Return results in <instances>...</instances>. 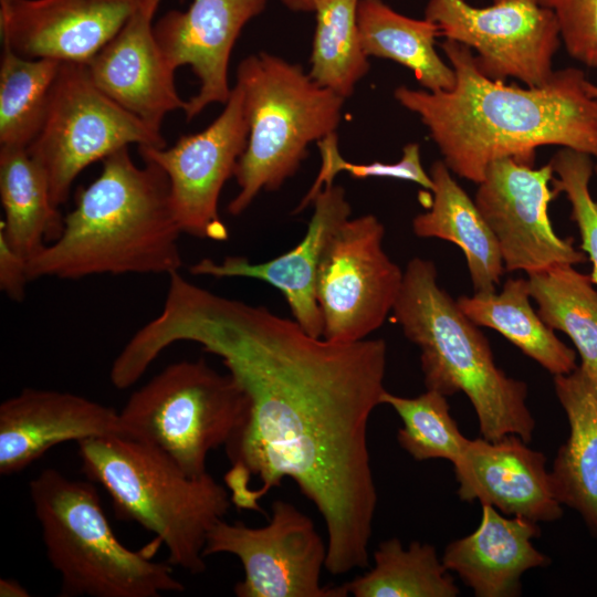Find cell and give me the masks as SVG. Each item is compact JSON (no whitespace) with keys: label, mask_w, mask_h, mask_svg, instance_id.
<instances>
[{"label":"cell","mask_w":597,"mask_h":597,"mask_svg":"<svg viewBox=\"0 0 597 597\" xmlns=\"http://www.w3.org/2000/svg\"><path fill=\"white\" fill-rule=\"evenodd\" d=\"M250 399L229 373L203 358L165 367L119 411L125 436L148 443L191 476L207 473L209 453L226 447L245 422Z\"/></svg>","instance_id":"cell-8"},{"label":"cell","mask_w":597,"mask_h":597,"mask_svg":"<svg viewBox=\"0 0 597 597\" xmlns=\"http://www.w3.org/2000/svg\"><path fill=\"white\" fill-rule=\"evenodd\" d=\"M249 125L233 176L239 192L228 212H244L262 191L277 190L306 158L308 146L336 133L345 98L318 85L300 64L266 53L237 70Z\"/></svg>","instance_id":"cell-7"},{"label":"cell","mask_w":597,"mask_h":597,"mask_svg":"<svg viewBox=\"0 0 597 597\" xmlns=\"http://www.w3.org/2000/svg\"><path fill=\"white\" fill-rule=\"evenodd\" d=\"M527 444L515 434L495 441L469 439L453 463L459 498L535 523L559 519L563 509L545 455Z\"/></svg>","instance_id":"cell-19"},{"label":"cell","mask_w":597,"mask_h":597,"mask_svg":"<svg viewBox=\"0 0 597 597\" xmlns=\"http://www.w3.org/2000/svg\"><path fill=\"white\" fill-rule=\"evenodd\" d=\"M586 87H587V92L590 96L597 98V85L596 84H593L590 83L589 81L587 82L586 84Z\"/></svg>","instance_id":"cell-38"},{"label":"cell","mask_w":597,"mask_h":597,"mask_svg":"<svg viewBox=\"0 0 597 597\" xmlns=\"http://www.w3.org/2000/svg\"><path fill=\"white\" fill-rule=\"evenodd\" d=\"M269 0H192L185 11L170 10L154 24L158 44L169 66L188 65L199 90L187 101L191 121L213 103L226 104L232 87L228 69L232 49L243 27L260 14Z\"/></svg>","instance_id":"cell-16"},{"label":"cell","mask_w":597,"mask_h":597,"mask_svg":"<svg viewBox=\"0 0 597 597\" xmlns=\"http://www.w3.org/2000/svg\"><path fill=\"white\" fill-rule=\"evenodd\" d=\"M374 565L344 584L355 597H455L453 577L436 548L413 541L405 548L399 538L383 541L373 554Z\"/></svg>","instance_id":"cell-28"},{"label":"cell","mask_w":597,"mask_h":597,"mask_svg":"<svg viewBox=\"0 0 597 597\" xmlns=\"http://www.w3.org/2000/svg\"><path fill=\"white\" fill-rule=\"evenodd\" d=\"M429 175L432 201L412 219L413 233L454 243L463 252L474 292H495L505 269L493 232L443 160L434 161Z\"/></svg>","instance_id":"cell-23"},{"label":"cell","mask_w":597,"mask_h":597,"mask_svg":"<svg viewBox=\"0 0 597 597\" xmlns=\"http://www.w3.org/2000/svg\"><path fill=\"white\" fill-rule=\"evenodd\" d=\"M538 535L535 522L520 516L507 519L493 506L482 504L478 528L451 542L442 562L478 597L519 596L522 575L549 563L548 556L532 543Z\"/></svg>","instance_id":"cell-21"},{"label":"cell","mask_w":597,"mask_h":597,"mask_svg":"<svg viewBox=\"0 0 597 597\" xmlns=\"http://www.w3.org/2000/svg\"><path fill=\"white\" fill-rule=\"evenodd\" d=\"M0 234L27 260L60 235L63 219L43 170L24 147L0 146Z\"/></svg>","instance_id":"cell-26"},{"label":"cell","mask_w":597,"mask_h":597,"mask_svg":"<svg viewBox=\"0 0 597 597\" xmlns=\"http://www.w3.org/2000/svg\"><path fill=\"white\" fill-rule=\"evenodd\" d=\"M293 11L314 12L322 0H279Z\"/></svg>","instance_id":"cell-37"},{"label":"cell","mask_w":597,"mask_h":597,"mask_svg":"<svg viewBox=\"0 0 597 597\" xmlns=\"http://www.w3.org/2000/svg\"><path fill=\"white\" fill-rule=\"evenodd\" d=\"M530 297L528 280L515 277L500 293L474 292L457 304L475 325L499 332L554 376L569 374L578 366L575 352L544 323Z\"/></svg>","instance_id":"cell-25"},{"label":"cell","mask_w":597,"mask_h":597,"mask_svg":"<svg viewBox=\"0 0 597 597\" xmlns=\"http://www.w3.org/2000/svg\"><path fill=\"white\" fill-rule=\"evenodd\" d=\"M381 404L400 417L397 440L415 460L444 459L452 464L462 454L468 440L450 413L447 396L427 389L417 397H401L385 391Z\"/></svg>","instance_id":"cell-31"},{"label":"cell","mask_w":597,"mask_h":597,"mask_svg":"<svg viewBox=\"0 0 597 597\" xmlns=\"http://www.w3.org/2000/svg\"><path fill=\"white\" fill-rule=\"evenodd\" d=\"M46 557L61 576L60 596L159 597L181 593L174 566L155 562L157 537L133 551L116 537L91 482L48 468L29 483Z\"/></svg>","instance_id":"cell-6"},{"label":"cell","mask_w":597,"mask_h":597,"mask_svg":"<svg viewBox=\"0 0 597 597\" xmlns=\"http://www.w3.org/2000/svg\"><path fill=\"white\" fill-rule=\"evenodd\" d=\"M384 224L374 214L348 218L328 241L317 272L323 338L365 339L392 311L404 272L383 249Z\"/></svg>","instance_id":"cell-11"},{"label":"cell","mask_w":597,"mask_h":597,"mask_svg":"<svg viewBox=\"0 0 597 597\" xmlns=\"http://www.w3.org/2000/svg\"><path fill=\"white\" fill-rule=\"evenodd\" d=\"M160 1L140 0L116 35L86 64L103 93L156 130L169 113L187 106L154 32Z\"/></svg>","instance_id":"cell-17"},{"label":"cell","mask_w":597,"mask_h":597,"mask_svg":"<svg viewBox=\"0 0 597 597\" xmlns=\"http://www.w3.org/2000/svg\"><path fill=\"white\" fill-rule=\"evenodd\" d=\"M140 337L155 355L178 342L201 345L248 394L249 416L224 447L232 504L261 512L259 501L291 479L324 521L325 569L367 567L378 502L367 434L386 391L385 341L312 336L295 320L214 294L180 272L168 277L163 308Z\"/></svg>","instance_id":"cell-1"},{"label":"cell","mask_w":597,"mask_h":597,"mask_svg":"<svg viewBox=\"0 0 597 597\" xmlns=\"http://www.w3.org/2000/svg\"><path fill=\"white\" fill-rule=\"evenodd\" d=\"M1 597H28L29 591L15 579L1 578L0 580Z\"/></svg>","instance_id":"cell-36"},{"label":"cell","mask_w":597,"mask_h":597,"mask_svg":"<svg viewBox=\"0 0 597 597\" xmlns=\"http://www.w3.org/2000/svg\"><path fill=\"white\" fill-rule=\"evenodd\" d=\"M358 2L322 0L314 11L316 27L308 75L345 100L369 71L357 27Z\"/></svg>","instance_id":"cell-30"},{"label":"cell","mask_w":597,"mask_h":597,"mask_svg":"<svg viewBox=\"0 0 597 597\" xmlns=\"http://www.w3.org/2000/svg\"><path fill=\"white\" fill-rule=\"evenodd\" d=\"M29 281L28 260L0 234V290L10 300L22 302Z\"/></svg>","instance_id":"cell-35"},{"label":"cell","mask_w":597,"mask_h":597,"mask_svg":"<svg viewBox=\"0 0 597 597\" xmlns=\"http://www.w3.org/2000/svg\"><path fill=\"white\" fill-rule=\"evenodd\" d=\"M62 62L29 59L2 45L0 146L24 147L36 137Z\"/></svg>","instance_id":"cell-29"},{"label":"cell","mask_w":597,"mask_h":597,"mask_svg":"<svg viewBox=\"0 0 597 597\" xmlns=\"http://www.w3.org/2000/svg\"><path fill=\"white\" fill-rule=\"evenodd\" d=\"M314 211L302 241L270 261L252 263L229 255L221 261L201 259L189 268L193 275L218 279L249 277L281 291L294 320L312 336H323V320L316 300V279L323 252L338 227L350 218L352 208L343 187L325 186L315 196Z\"/></svg>","instance_id":"cell-20"},{"label":"cell","mask_w":597,"mask_h":597,"mask_svg":"<svg viewBox=\"0 0 597 597\" xmlns=\"http://www.w3.org/2000/svg\"><path fill=\"white\" fill-rule=\"evenodd\" d=\"M556 396L569 423L551 479L561 504L577 511L597 537V384L577 366L554 376Z\"/></svg>","instance_id":"cell-22"},{"label":"cell","mask_w":597,"mask_h":597,"mask_svg":"<svg viewBox=\"0 0 597 597\" xmlns=\"http://www.w3.org/2000/svg\"><path fill=\"white\" fill-rule=\"evenodd\" d=\"M595 172H596V175H597V164L595 165Z\"/></svg>","instance_id":"cell-39"},{"label":"cell","mask_w":597,"mask_h":597,"mask_svg":"<svg viewBox=\"0 0 597 597\" xmlns=\"http://www.w3.org/2000/svg\"><path fill=\"white\" fill-rule=\"evenodd\" d=\"M122 434L119 412L85 397L24 388L0 405V473L23 471L52 447Z\"/></svg>","instance_id":"cell-18"},{"label":"cell","mask_w":597,"mask_h":597,"mask_svg":"<svg viewBox=\"0 0 597 597\" xmlns=\"http://www.w3.org/2000/svg\"><path fill=\"white\" fill-rule=\"evenodd\" d=\"M391 313L404 335L420 349L427 389L444 396L463 392L484 439L515 434L531 442L535 420L526 405V384L495 365L488 338L439 286L432 261L413 258L408 262Z\"/></svg>","instance_id":"cell-4"},{"label":"cell","mask_w":597,"mask_h":597,"mask_svg":"<svg viewBox=\"0 0 597 597\" xmlns=\"http://www.w3.org/2000/svg\"><path fill=\"white\" fill-rule=\"evenodd\" d=\"M321 153V168L316 179L295 212L302 211L311 205L315 196L323 187L334 184L335 177L341 171H346L355 178L384 177L412 181L427 190H432L433 182L429 172L421 164L420 148L418 144H408L402 149L401 158L396 163H370L354 164L345 160L338 150L336 133L317 142Z\"/></svg>","instance_id":"cell-33"},{"label":"cell","mask_w":597,"mask_h":597,"mask_svg":"<svg viewBox=\"0 0 597 597\" xmlns=\"http://www.w3.org/2000/svg\"><path fill=\"white\" fill-rule=\"evenodd\" d=\"M140 0H0L3 46L29 59L87 64Z\"/></svg>","instance_id":"cell-15"},{"label":"cell","mask_w":597,"mask_h":597,"mask_svg":"<svg viewBox=\"0 0 597 597\" xmlns=\"http://www.w3.org/2000/svg\"><path fill=\"white\" fill-rule=\"evenodd\" d=\"M54 241L28 260L30 281L179 272L181 230L169 181L154 163L139 167L128 147L102 160Z\"/></svg>","instance_id":"cell-3"},{"label":"cell","mask_w":597,"mask_h":597,"mask_svg":"<svg viewBox=\"0 0 597 597\" xmlns=\"http://www.w3.org/2000/svg\"><path fill=\"white\" fill-rule=\"evenodd\" d=\"M249 125L239 85L221 114L199 133L181 136L171 147H138L144 161L166 174L174 212L182 233L224 241L228 229L219 216V198L243 154Z\"/></svg>","instance_id":"cell-13"},{"label":"cell","mask_w":597,"mask_h":597,"mask_svg":"<svg viewBox=\"0 0 597 597\" xmlns=\"http://www.w3.org/2000/svg\"><path fill=\"white\" fill-rule=\"evenodd\" d=\"M82 471L104 488L116 515L138 523L168 551V562L191 574L206 569L212 527L232 502L208 472L191 476L157 448L122 434L77 442Z\"/></svg>","instance_id":"cell-5"},{"label":"cell","mask_w":597,"mask_h":597,"mask_svg":"<svg viewBox=\"0 0 597 597\" xmlns=\"http://www.w3.org/2000/svg\"><path fill=\"white\" fill-rule=\"evenodd\" d=\"M553 11L567 53L597 69V0H538Z\"/></svg>","instance_id":"cell-34"},{"label":"cell","mask_w":597,"mask_h":597,"mask_svg":"<svg viewBox=\"0 0 597 597\" xmlns=\"http://www.w3.org/2000/svg\"><path fill=\"white\" fill-rule=\"evenodd\" d=\"M135 144L165 147L160 134L103 93L86 64L62 63L42 126L27 148L44 172L60 208L76 177L91 164Z\"/></svg>","instance_id":"cell-9"},{"label":"cell","mask_w":597,"mask_h":597,"mask_svg":"<svg viewBox=\"0 0 597 597\" xmlns=\"http://www.w3.org/2000/svg\"><path fill=\"white\" fill-rule=\"evenodd\" d=\"M441 49L455 72L454 87L398 86L394 96L419 116L451 172L478 185L491 163L513 158L533 166L543 146L597 158V98L588 94L580 69L554 71L542 86L520 87L482 74L461 43L446 40Z\"/></svg>","instance_id":"cell-2"},{"label":"cell","mask_w":597,"mask_h":597,"mask_svg":"<svg viewBox=\"0 0 597 597\" xmlns=\"http://www.w3.org/2000/svg\"><path fill=\"white\" fill-rule=\"evenodd\" d=\"M357 27L366 55L395 61L409 69L429 92L450 91L457 76L438 54L439 27L428 19H412L383 0H359Z\"/></svg>","instance_id":"cell-24"},{"label":"cell","mask_w":597,"mask_h":597,"mask_svg":"<svg viewBox=\"0 0 597 597\" xmlns=\"http://www.w3.org/2000/svg\"><path fill=\"white\" fill-rule=\"evenodd\" d=\"M549 164L557 176L552 179L553 189L558 195L564 192L570 203V219L580 234L579 248L593 264L590 277L597 286V201L589 191V181L595 171L591 156L562 147Z\"/></svg>","instance_id":"cell-32"},{"label":"cell","mask_w":597,"mask_h":597,"mask_svg":"<svg viewBox=\"0 0 597 597\" xmlns=\"http://www.w3.org/2000/svg\"><path fill=\"white\" fill-rule=\"evenodd\" d=\"M425 18L446 40L474 50L479 71L492 80L514 77L533 87L554 73L559 29L553 11L538 0H493L484 8L465 0H429Z\"/></svg>","instance_id":"cell-12"},{"label":"cell","mask_w":597,"mask_h":597,"mask_svg":"<svg viewBox=\"0 0 597 597\" xmlns=\"http://www.w3.org/2000/svg\"><path fill=\"white\" fill-rule=\"evenodd\" d=\"M231 554L243 568L234 585L238 597H346L344 585L321 583L327 543L310 516L294 504L276 500L269 522L250 527L219 521L210 531L205 556Z\"/></svg>","instance_id":"cell-10"},{"label":"cell","mask_w":597,"mask_h":597,"mask_svg":"<svg viewBox=\"0 0 597 597\" xmlns=\"http://www.w3.org/2000/svg\"><path fill=\"white\" fill-rule=\"evenodd\" d=\"M527 280L541 318L572 339L579 368L597 384V290L590 274L559 264L528 274Z\"/></svg>","instance_id":"cell-27"},{"label":"cell","mask_w":597,"mask_h":597,"mask_svg":"<svg viewBox=\"0 0 597 597\" xmlns=\"http://www.w3.org/2000/svg\"><path fill=\"white\" fill-rule=\"evenodd\" d=\"M553 168H540L513 158L491 163L478 184L474 203L493 232L506 272L536 273L547 268L588 261L553 230L548 206L558 196L552 188Z\"/></svg>","instance_id":"cell-14"}]
</instances>
